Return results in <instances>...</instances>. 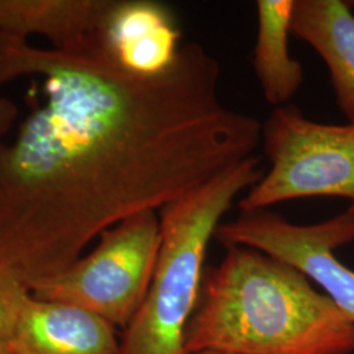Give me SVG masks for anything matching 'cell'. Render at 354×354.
<instances>
[{
  "label": "cell",
  "mask_w": 354,
  "mask_h": 354,
  "mask_svg": "<svg viewBox=\"0 0 354 354\" xmlns=\"http://www.w3.org/2000/svg\"><path fill=\"white\" fill-rule=\"evenodd\" d=\"M42 79L45 100L0 138V266L28 290L131 215L163 209L254 155L261 122L227 106L200 44L158 74L121 64L97 26L42 49L0 37V88Z\"/></svg>",
  "instance_id": "1"
},
{
  "label": "cell",
  "mask_w": 354,
  "mask_h": 354,
  "mask_svg": "<svg viewBox=\"0 0 354 354\" xmlns=\"http://www.w3.org/2000/svg\"><path fill=\"white\" fill-rule=\"evenodd\" d=\"M352 354L354 326L295 268L257 250L228 247L203 270L184 353Z\"/></svg>",
  "instance_id": "2"
},
{
  "label": "cell",
  "mask_w": 354,
  "mask_h": 354,
  "mask_svg": "<svg viewBox=\"0 0 354 354\" xmlns=\"http://www.w3.org/2000/svg\"><path fill=\"white\" fill-rule=\"evenodd\" d=\"M252 155L160 210V248L145 302L120 339V354H184L197 304L207 244L222 216L263 176Z\"/></svg>",
  "instance_id": "3"
},
{
  "label": "cell",
  "mask_w": 354,
  "mask_h": 354,
  "mask_svg": "<svg viewBox=\"0 0 354 354\" xmlns=\"http://www.w3.org/2000/svg\"><path fill=\"white\" fill-rule=\"evenodd\" d=\"M160 241V216L155 210L131 215L105 230L88 254L59 274L36 282L29 292L125 329L150 289Z\"/></svg>",
  "instance_id": "4"
},
{
  "label": "cell",
  "mask_w": 354,
  "mask_h": 354,
  "mask_svg": "<svg viewBox=\"0 0 354 354\" xmlns=\"http://www.w3.org/2000/svg\"><path fill=\"white\" fill-rule=\"evenodd\" d=\"M270 168L239 200L241 213L308 197H342L354 210V124L329 125L282 105L261 125Z\"/></svg>",
  "instance_id": "5"
},
{
  "label": "cell",
  "mask_w": 354,
  "mask_h": 354,
  "mask_svg": "<svg viewBox=\"0 0 354 354\" xmlns=\"http://www.w3.org/2000/svg\"><path fill=\"white\" fill-rule=\"evenodd\" d=\"M214 238L226 248L243 245L295 268L319 285L354 326V272L335 250L354 241V210L314 225L291 223L283 216L257 210L221 223Z\"/></svg>",
  "instance_id": "6"
},
{
  "label": "cell",
  "mask_w": 354,
  "mask_h": 354,
  "mask_svg": "<svg viewBox=\"0 0 354 354\" xmlns=\"http://www.w3.org/2000/svg\"><path fill=\"white\" fill-rule=\"evenodd\" d=\"M97 29L115 58L140 74L165 71L180 49L171 10L151 0H105Z\"/></svg>",
  "instance_id": "7"
},
{
  "label": "cell",
  "mask_w": 354,
  "mask_h": 354,
  "mask_svg": "<svg viewBox=\"0 0 354 354\" xmlns=\"http://www.w3.org/2000/svg\"><path fill=\"white\" fill-rule=\"evenodd\" d=\"M8 342L13 354H120L115 327L75 307L29 297Z\"/></svg>",
  "instance_id": "8"
},
{
  "label": "cell",
  "mask_w": 354,
  "mask_h": 354,
  "mask_svg": "<svg viewBox=\"0 0 354 354\" xmlns=\"http://www.w3.org/2000/svg\"><path fill=\"white\" fill-rule=\"evenodd\" d=\"M290 33L327 64L336 102L354 124V15L342 0H294Z\"/></svg>",
  "instance_id": "9"
},
{
  "label": "cell",
  "mask_w": 354,
  "mask_h": 354,
  "mask_svg": "<svg viewBox=\"0 0 354 354\" xmlns=\"http://www.w3.org/2000/svg\"><path fill=\"white\" fill-rule=\"evenodd\" d=\"M104 6L105 0H0V37L41 35L64 49L96 29Z\"/></svg>",
  "instance_id": "10"
},
{
  "label": "cell",
  "mask_w": 354,
  "mask_h": 354,
  "mask_svg": "<svg viewBox=\"0 0 354 354\" xmlns=\"http://www.w3.org/2000/svg\"><path fill=\"white\" fill-rule=\"evenodd\" d=\"M253 70L266 102L279 108L304 83V67L289 53L294 0H259Z\"/></svg>",
  "instance_id": "11"
},
{
  "label": "cell",
  "mask_w": 354,
  "mask_h": 354,
  "mask_svg": "<svg viewBox=\"0 0 354 354\" xmlns=\"http://www.w3.org/2000/svg\"><path fill=\"white\" fill-rule=\"evenodd\" d=\"M29 297L26 285L0 266V337L8 339L12 335Z\"/></svg>",
  "instance_id": "12"
},
{
  "label": "cell",
  "mask_w": 354,
  "mask_h": 354,
  "mask_svg": "<svg viewBox=\"0 0 354 354\" xmlns=\"http://www.w3.org/2000/svg\"><path fill=\"white\" fill-rule=\"evenodd\" d=\"M16 114L17 109L12 102L6 99H0V137L12 124L13 120L16 118Z\"/></svg>",
  "instance_id": "13"
},
{
  "label": "cell",
  "mask_w": 354,
  "mask_h": 354,
  "mask_svg": "<svg viewBox=\"0 0 354 354\" xmlns=\"http://www.w3.org/2000/svg\"><path fill=\"white\" fill-rule=\"evenodd\" d=\"M0 354H13L8 339L0 337Z\"/></svg>",
  "instance_id": "14"
},
{
  "label": "cell",
  "mask_w": 354,
  "mask_h": 354,
  "mask_svg": "<svg viewBox=\"0 0 354 354\" xmlns=\"http://www.w3.org/2000/svg\"><path fill=\"white\" fill-rule=\"evenodd\" d=\"M184 354H228L225 352H219V351H198V352H192V353Z\"/></svg>",
  "instance_id": "15"
}]
</instances>
